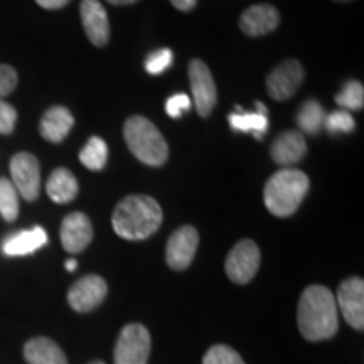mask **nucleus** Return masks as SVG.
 Listing matches in <instances>:
<instances>
[{
    "instance_id": "obj_9",
    "label": "nucleus",
    "mask_w": 364,
    "mask_h": 364,
    "mask_svg": "<svg viewBox=\"0 0 364 364\" xmlns=\"http://www.w3.org/2000/svg\"><path fill=\"white\" fill-rule=\"evenodd\" d=\"M336 306L343 314L344 321L353 329H364V282L359 277L346 279L339 285L338 295H336Z\"/></svg>"
},
{
    "instance_id": "obj_3",
    "label": "nucleus",
    "mask_w": 364,
    "mask_h": 364,
    "mask_svg": "<svg viewBox=\"0 0 364 364\" xmlns=\"http://www.w3.org/2000/svg\"><path fill=\"white\" fill-rule=\"evenodd\" d=\"M309 186H311V181L302 171L287 167L275 172L268 179L263 191L267 209L273 216H292L306 198Z\"/></svg>"
},
{
    "instance_id": "obj_10",
    "label": "nucleus",
    "mask_w": 364,
    "mask_h": 364,
    "mask_svg": "<svg viewBox=\"0 0 364 364\" xmlns=\"http://www.w3.org/2000/svg\"><path fill=\"white\" fill-rule=\"evenodd\" d=\"M304 81V68L297 59H287L267 76V91L275 102L292 98Z\"/></svg>"
},
{
    "instance_id": "obj_5",
    "label": "nucleus",
    "mask_w": 364,
    "mask_h": 364,
    "mask_svg": "<svg viewBox=\"0 0 364 364\" xmlns=\"http://www.w3.org/2000/svg\"><path fill=\"white\" fill-rule=\"evenodd\" d=\"M152 341L147 327L129 324L122 329L113 351L115 364H147Z\"/></svg>"
},
{
    "instance_id": "obj_37",
    "label": "nucleus",
    "mask_w": 364,
    "mask_h": 364,
    "mask_svg": "<svg viewBox=\"0 0 364 364\" xmlns=\"http://www.w3.org/2000/svg\"><path fill=\"white\" fill-rule=\"evenodd\" d=\"M334 2H351V0H334Z\"/></svg>"
},
{
    "instance_id": "obj_17",
    "label": "nucleus",
    "mask_w": 364,
    "mask_h": 364,
    "mask_svg": "<svg viewBox=\"0 0 364 364\" xmlns=\"http://www.w3.org/2000/svg\"><path fill=\"white\" fill-rule=\"evenodd\" d=\"M75 117L66 107H51L41 118V135L51 144H61L70 135Z\"/></svg>"
},
{
    "instance_id": "obj_34",
    "label": "nucleus",
    "mask_w": 364,
    "mask_h": 364,
    "mask_svg": "<svg viewBox=\"0 0 364 364\" xmlns=\"http://www.w3.org/2000/svg\"><path fill=\"white\" fill-rule=\"evenodd\" d=\"M107 2L112 4V6L122 7V6H132V4H136L139 0H107Z\"/></svg>"
},
{
    "instance_id": "obj_36",
    "label": "nucleus",
    "mask_w": 364,
    "mask_h": 364,
    "mask_svg": "<svg viewBox=\"0 0 364 364\" xmlns=\"http://www.w3.org/2000/svg\"><path fill=\"white\" fill-rule=\"evenodd\" d=\"M88 364H105L103 361H98V359H97V361H91V363H88Z\"/></svg>"
},
{
    "instance_id": "obj_25",
    "label": "nucleus",
    "mask_w": 364,
    "mask_h": 364,
    "mask_svg": "<svg viewBox=\"0 0 364 364\" xmlns=\"http://www.w3.org/2000/svg\"><path fill=\"white\" fill-rule=\"evenodd\" d=\"M336 102L341 107L348 110H363L364 107V88L359 81H348L341 90V93L336 97Z\"/></svg>"
},
{
    "instance_id": "obj_23",
    "label": "nucleus",
    "mask_w": 364,
    "mask_h": 364,
    "mask_svg": "<svg viewBox=\"0 0 364 364\" xmlns=\"http://www.w3.org/2000/svg\"><path fill=\"white\" fill-rule=\"evenodd\" d=\"M80 161L86 169L102 171L108 161L107 142L103 139H100V136H91L88 144L80 152Z\"/></svg>"
},
{
    "instance_id": "obj_32",
    "label": "nucleus",
    "mask_w": 364,
    "mask_h": 364,
    "mask_svg": "<svg viewBox=\"0 0 364 364\" xmlns=\"http://www.w3.org/2000/svg\"><path fill=\"white\" fill-rule=\"evenodd\" d=\"M43 9H48V11H58V9H63L71 0H36Z\"/></svg>"
},
{
    "instance_id": "obj_7",
    "label": "nucleus",
    "mask_w": 364,
    "mask_h": 364,
    "mask_svg": "<svg viewBox=\"0 0 364 364\" xmlns=\"http://www.w3.org/2000/svg\"><path fill=\"white\" fill-rule=\"evenodd\" d=\"M12 184L26 201H36L41 191V166L33 154L19 152L11 159Z\"/></svg>"
},
{
    "instance_id": "obj_33",
    "label": "nucleus",
    "mask_w": 364,
    "mask_h": 364,
    "mask_svg": "<svg viewBox=\"0 0 364 364\" xmlns=\"http://www.w3.org/2000/svg\"><path fill=\"white\" fill-rule=\"evenodd\" d=\"M171 4L177 9V11L189 12V11H193V9L196 7L198 0H171Z\"/></svg>"
},
{
    "instance_id": "obj_4",
    "label": "nucleus",
    "mask_w": 364,
    "mask_h": 364,
    "mask_svg": "<svg viewBox=\"0 0 364 364\" xmlns=\"http://www.w3.org/2000/svg\"><path fill=\"white\" fill-rule=\"evenodd\" d=\"M124 136L130 152L145 166L161 167L169 157V145L149 118L142 115L130 117L125 122Z\"/></svg>"
},
{
    "instance_id": "obj_8",
    "label": "nucleus",
    "mask_w": 364,
    "mask_h": 364,
    "mask_svg": "<svg viewBox=\"0 0 364 364\" xmlns=\"http://www.w3.org/2000/svg\"><path fill=\"white\" fill-rule=\"evenodd\" d=\"M189 83L199 117H209L218 103V90L211 71L201 59H193L189 63Z\"/></svg>"
},
{
    "instance_id": "obj_11",
    "label": "nucleus",
    "mask_w": 364,
    "mask_h": 364,
    "mask_svg": "<svg viewBox=\"0 0 364 364\" xmlns=\"http://www.w3.org/2000/svg\"><path fill=\"white\" fill-rule=\"evenodd\" d=\"M199 233L194 226H182L171 235L166 247V262L172 270H186L194 260Z\"/></svg>"
},
{
    "instance_id": "obj_15",
    "label": "nucleus",
    "mask_w": 364,
    "mask_h": 364,
    "mask_svg": "<svg viewBox=\"0 0 364 364\" xmlns=\"http://www.w3.org/2000/svg\"><path fill=\"white\" fill-rule=\"evenodd\" d=\"M59 236L66 252L81 253L93 240V226L90 218L80 211L68 215L61 223Z\"/></svg>"
},
{
    "instance_id": "obj_24",
    "label": "nucleus",
    "mask_w": 364,
    "mask_h": 364,
    "mask_svg": "<svg viewBox=\"0 0 364 364\" xmlns=\"http://www.w3.org/2000/svg\"><path fill=\"white\" fill-rule=\"evenodd\" d=\"M0 216L9 223L19 216V193L6 177H0Z\"/></svg>"
},
{
    "instance_id": "obj_18",
    "label": "nucleus",
    "mask_w": 364,
    "mask_h": 364,
    "mask_svg": "<svg viewBox=\"0 0 364 364\" xmlns=\"http://www.w3.org/2000/svg\"><path fill=\"white\" fill-rule=\"evenodd\" d=\"M46 243H48V233L41 226H36L33 230L19 231V233L9 236L2 243V252L7 257H26V255L43 248Z\"/></svg>"
},
{
    "instance_id": "obj_16",
    "label": "nucleus",
    "mask_w": 364,
    "mask_h": 364,
    "mask_svg": "<svg viewBox=\"0 0 364 364\" xmlns=\"http://www.w3.org/2000/svg\"><path fill=\"white\" fill-rule=\"evenodd\" d=\"M270 154L273 162L279 164V166L290 167L300 162L307 154V144L306 139H304V134L297 130L284 132L272 144Z\"/></svg>"
},
{
    "instance_id": "obj_35",
    "label": "nucleus",
    "mask_w": 364,
    "mask_h": 364,
    "mask_svg": "<svg viewBox=\"0 0 364 364\" xmlns=\"http://www.w3.org/2000/svg\"><path fill=\"white\" fill-rule=\"evenodd\" d=\"M76 267H78V262H76V260H68L66 262V270L68 272H75Z\"/></svg>"
},
{
    "instance_id": "obj_14",
    "label": "nucleus",
    "mask_w": 364,
    "mask_h": 364,
    "mask_svg": "<svg viewBox=\"0 0 364 364\" xmlns=\"http://www.w3.org/2000/svg\"><path fill=\"white\" fill-rule=\"evenodd\" d=\"M280 24V14L270 4L248 7L240 17L241 33L248 38H260L273 33Z\"/></svg>"
},
{
    "instance_id": "obj_2",
    "label": "nucleus",
    "mask_w": 364,
    "mask_h": 364,
    "mask_svg": "<svg viewBox=\"0 0 364 364\" xmlns=\"http://www.w3.org/2000/svg\"><path fill=\"white\" fill-rule=\"evenodd\" d=\"M164 213L161 204L150 196H129L118 203L112 216L115 233L124 240H147L161 228Z\"/></svg>"
},
{
    "instance_id": "obj_20",
    "label": "nucleus",
    "mask_w": 364,
    "mask_h": 364,
    "mask_svg": "<svg viewBox=\"0 0 364 364\" xmlns=\"http://www.w3.org/2000/svg\"><path fill=\"white\" fill-rule=\"evenodd\" d=\"M46 191H48V196L54 203H71L78 196V181H76L71 171L65 169V167H59V169L53 171V174L49 176Z\"/></svg>"
},
{
    "instance_id": "obj_28",
    "label": "nucleus",
    "mask_w": 364,
    "mask_h": 364,
    "mask_svg": "<svg viewBox=\"0 0 364 364\" xmlns=\"http://www.w3.org/2000/svg\"><path fill=\"white\" fill-rule=\"evenodd\" d=\"M172 65V51L169 48L157 49V51L150 53L147 59H145V70H147L149 75H162L167 68Z\"/></svg>"
},
{
    "instance_id": "obj_12",
    "label": "nucleus",
    "mask_w": 364,
    "mask_h": 364,
    "mask_svg": "<svg viewBox=\"0 0 364 364\" xmlns=\"http://www.w3.org/2000/svg\"><path fill=\"white\" fill-rule=\"evenodd\" d=\"M107 294L108 285L102 277L86 275L71 287L68 292V302L76 312H90L103 302Z\"/></svg>"
},
{
    "instance_id": "obj_21",
    "label": "nucleus",
    "mask_w": 364,
    "mask_h": 364,
    "mask_svg": "<svg viewBox=\"0 0 364 364\" xmlns=\"http://www.w3.org/2000/svg\"><path fill=\"white\" fill-rule=\"evenodd\" d=\"M268 110L263 107V103L257 102V113H245L238 108V112L231 113L228 117V122H230L231 129L245 132V134H253L258 140L262 139L263 135L267 134L268 130Z\"/></svg>"
},
{
    "instance_id": "obj_22",
    "label": "nucleus",
    "mask_w": 364,
    "mask_h": 364,
    "mask_svg": "<svg viewBox=\"0 0 364 364\" xmlns=\"http://www.w3.org/2000/svg\"><path fill=\"white\" fill-rule=\"evenodd\" d=\"M326 122V112L317 100H307L297 113V125L304 134L316 135Z\"/></svg>"
},
{
    "instance_id": "obj_31",
    "label": "nucleus",
    "mask_w": 364,
    "mask_h": 364,
    "mask_svg": "<svg viewBox=\"0 0 364 364\" xmlns=\"http://www.w3.org/2000/svg\"><path fill=\"white\" fill-rule=\"evenodd\" d=\"M191 98L186 93H177L166 102V112L172 118H179L182 113H186L191 108Z\"/></svg>"
},
{
    "instance_id": "obj_27",
    "label": "nucleus",
    "mask_w": 364,
    "mask_h": 364,
    "mask_svg": "<svg viewBox=\"0 0 364 364\" xmlns=\"http://www.w3.org/2000/svg\"><path fill=\"white\" fill-rule=\"evenodd\" d=\"M326 129L329 134L336 135V134H351L354 130V118L349 112L346 110H338L332 112L331 115H326V122H324Z\"/></svg>"
},
{
    "instance_id": "obj_6",
    "label": "nucleus",
    "mask_w": 364,
    "mask_h": 364,
    "mask_svg": "<svg viewBox=\"0 0 364 364\" xmlns=\"http://www.w3.org/2000/svg\"><path fill=\"white\" fill-rule=\"evenodd\" d=\"M260 248L253 240H241L231 248L226 258V275L231 282L245 285L253 280L260 268Z\"/></svg>"
},
{
    "instance_id": "obj_19",
    "label": "nucleus",
    "mask_w": 364,
    "mask_h": 364,
    "mask_svg": "<svg viewBox=\"0 0 364 364\" xmlns=\"http://www.w3.org/2000/svg\"><path fill=\"white\" fill-rule=\"evenodd\" d=\"M24 358L29 364H68L63 349L48 338H34L24 346Z\"/></svg>"
},
{
    "instance_id": "obj_26",
    "label": "nucleus",
    "mask_w": 364,
    "mask_h": 364,
    "mask_svg": "<svg viewBox=\"0 0 364 364\" xmlns=\"http://www.w3.org/2000/svg\"><path fill=\"white\" fill-rule=\"evenodd\" d=\"M203 364H245V361L230 346L218 344L208 349V353L204 354Z\"/></svg>"
},
{
    "instance_id": "obj_30",
    "label": "nucleus",
    "mask_w": 364,
    "mask_h": 364,
    "mask_svg": "<svg viewBox=\"0 0 364 364\" xmlns=\"http://www.w3.org/2000/svg\"><path fill=\"white\" fill-rule=\"evenodd\" d=\"M17 124V110L11 103L0 100V134H12Z\"/></svg>"
},
{
    "instance_id": "obj_1",
    "label": "nucleus",
    "mask_w": 364,
    "mask_h": 364,
    "mask_svg": "<svg viewBox=\"0 0 364 364\" xmlns=\"http://www.w3.org/2000/svg\"><path fill=\"white\" fill-rule=\"evenodd\" d=\"M297 324L304 339L318 343L331 339L338 332L339 311L336 297L324 285H311L299 300Z\"/></svg>"
},
{
    "instance_id": "obj_13",
    "label": "nucleus",
    "mask_w": 364,
    "mask_h": 364,
    "mask_svg": "<svg viewBox=\"0 0 364 364\" xmlns=\"http://www.w3.org/2000/svg\"><path fill=\"white\" fill-rule=\"evenodd\" d=\"M81 22L91 44L103 48L110 41V21L100 0H81Z\"/></svg>"
},
{
    "instance_id": "obj_29",
    "label": "nucleus",
    "mask_w": 364,
    "mask_h": 364,
    "mask_svg": "<svg viewBox=\"0 0 364 364\" xmlns=\"http://www.w3.org/2000/svg\"><path fill=\"white\" fill-rule=\"evenodd\" d=\"M17 83H19L17 71L9 65H0V100L11 95L17 88Z\"/></svg>"
}]
</instances>
